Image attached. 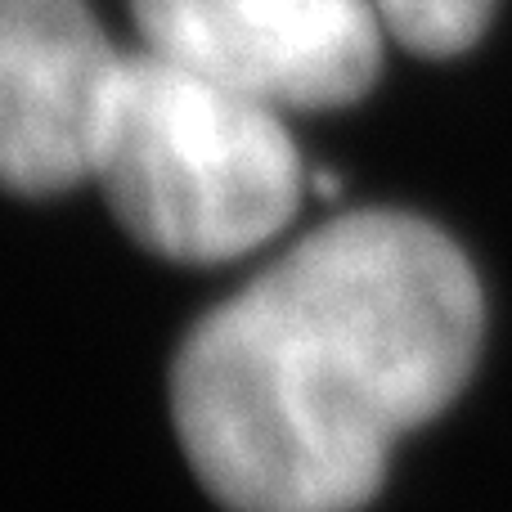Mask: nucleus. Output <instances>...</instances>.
I'll return each mask as SVG.
<instances>
[{
    "instance_id": "f257e3e1",
    "label": "nucleus",
    "mask_w": 512,
    "mask_h": 512,
    "mask_svg": "<svg viewBox=\"0 0 512 512\" xmlns=\"http://www.w3.org/2000/svg\"><path fill=\"white\" fill-rule=\"evenodd\" d=\"M477 342V274L436 225L342 216L194 328L171 414L230 512H355L468 382Z\"/></svg>"
},
{
    "instance_id": "f03ea898",
    "label": "nucleus",
    "mask_w": 512,
    "mask_h": 512,
    "mask_svg": "<svg viewBox=\"0 0 512 512\" xmlns=\"http://www.w3.org/2000/svg\"><path fill=\"white\" fill-rule=\"evenodd\" d=\"M90 176L144 248L194 265L261 248L301 198L274 108L158 50L117 68Z\"/></svg>"
},
{
    "instance_id": "7ed1b4c3",
    "label": "nucleus",
    "mask_w": 512,
    "mask_h": 512,
    "mask_svg": "<svg viewBox=\"0 0 512 512\" xmlns=\"http://www.w3.org/2000/svg\"><path fill=\"white\" fill-rule=\"evenodd\" d=\"M149 50L270 108L351 104L378 81L369 0H135Z\"/></svg>"
},
{
    "instance_id": "20e7f679",
    "label": "nucleus",
    "mask_w": 512,
    "mask_h": 512,
    "mask_svg": "<svg viewBox=\"0 0 512 512\" xmlns=\"http://www.w3.org/2000/svg\"><path fill=\"white\" fill-rule=\"evenodd\" d=\"M117 68L81 0H0V185L59 194L86 180Z\"/></svg>"
},
{
    "instance_id": "39448f33",
    "label": "nucleus",
    "mask_w": 512,
    "mask_h": 512,
    "mask_svg": "<svg viewBox=\"0 0 512 512\" xmlns=\"http://www.w3.org/2000/svg\"><path fill=\"white\" fill-rule=\"evenodd\" d=\"M378 14L409 50L459 54L486 32L495 0H378Z\"/></svg>"
}]
</instances>
